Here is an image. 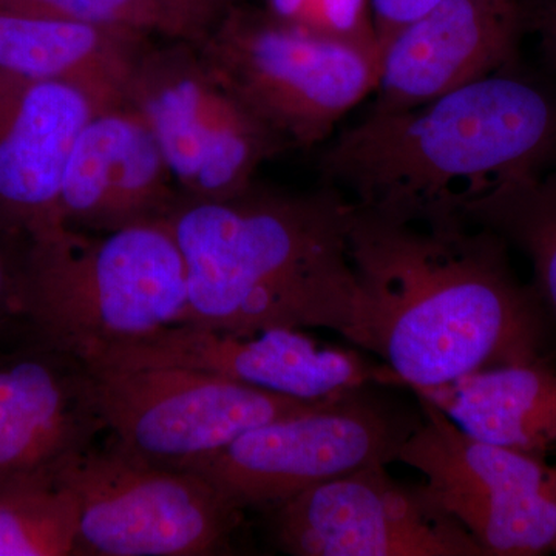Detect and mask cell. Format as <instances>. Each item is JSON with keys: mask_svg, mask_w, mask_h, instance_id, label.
Instances as JSON below:
<instances>
[{"mask_svg": "<svg viewBox=\"0 0 556 556\" xmlns=\"http://www.w3.org/2000/svg\"><path fill=\"white\" fill-rule=\"evenodd\" d=\"M507 247L467 219L396 222L357 207L350 232L364 298L356 345L413 391L543 361L547 308L515 277Z\"/></svg>", "mask_w": 556, "mask_h": 556, "instance_id": "1", "label": "cell"}, {"mask_svg": "<svg viewBox=\"0 0 556 556\" xmlns=\"http://www.w3.org/2000/svg\"><path fill=\"white\" fill-rule=\"evenodd\" d=\"M356 204L338 189L181 195L166 218L185 260L181 321L233 332L325 328L357 343L364 298L350 257Z\"/></svg>", "mask_w": 556, "mask_h": 556, "instance_id": "2", "label": "cell"}, {"mask_svg": "<svg viewBox=\"0 0 556 556\" xmlns=\"http://www.w3.org/2000/svg\"><path fill=\"white\" fill-rule=\"evenodd\" d=\"M556 150V102L493 73L401 110L369 113L325 150L329 188L396 222H447L510 179L540 174Z\"/></svg>", "mask_w": 556, "mask_h": 556, "instance_id": "3", "label": "cell"}, {"mask_svg": "<svg viewBox=\"0 0 556 556\" xmlns=\"http://www.w3.org/2000/svg\"><path fill=\"white\" fill-rule=\"evenodd\" d=\"M185 260L166 219L113 232L60 226L28 239L16 314L28 338L89 364L179 324Z\"/></svg>", "mask_w": 556, "mask_h": 556, "instance_id": "4", "label": "cell"}, {"mask_svg": "<svg viewBox=\"0 0 556 556\" xmlns=\"http://www.w3.org/2000/svg\"><path fill=\"white\" fill-rule=\"evenodd\" d=\"M195 47L288 148L324 141L378 86L379 53L289 27L265 10L237 5Z\"/></svg>", "mask_w": 556, "mask_h": 556, "instance_id": "5", "label": "cell"}, {"mask_svg": "<svg viewBox=\"0 0 556 556\" xmlns=\"http://www.w3.org/2000/svg\"><path fill=\"white\" fill-rule=\"evenodd\" d=\"M372 387L354 388L303 415L252 428L189 470L244 510L276 507L361 468L388 466L419 426L422 409L405 412Z\"/></svg>", "mask_w": 556, "mask_h": 556, "instance_id": "6", "label": "cell"}, {"mask_svg": "<svg viewBox=\"0 0 556 556\" xmlns=\"http://www.w3.org/2000/svg\"><path fill=\"white\" fill-rule=\"evenodd\" d=\"M186 199H228L251 188L288 148L225 86L195 46L146 47L127 89Z\"/></svg>", "mask_w": 556, "mask_h": 556, "instance_id": "7", "label": "cell"}, {"mask_svg": "<svg viewBox=\"0 0 556 556\" xmlns=\"http://www.w3.org/2000/svg\"><path fill=\"white\" fill-rule=\"evenodd\" d=\"M78 508L79 556H212L230 551L243 510L197 471L150 466L115 445L62 475Z\"/></svg>", "mask_w": 556, "mask_h": 556, "instance_id": "8", "label": "cell"}, {"mask_svg": "<svg viewBox=\"0 0 556 556\" xmlns=\"http://www.w3.org/2000/svg\"><path fill=\"white\" fill-rule=\"evenodd\" d=\"M416 399L422 419L397 460L426 477L424 492L473 536L485 556L554 552L556 468L544 456L479 441L433 402L420 394Z\"/></svg>", "mask_w": 556, "mask_h": 556, "instance_id": "9", "label": "cell"}, {"mask_svg": "<svg viewBox=\"0 0 556 556\" xmlns=\"http://www.w3.org/2000/svg\"><path fill=\"white\" fill-rule=\"evenodd\" d=\"M90 368L110 444L150 466L189 470L252 428L321 402L178 367Z\"/></svg>", "mask_w": 556, "mask_h": 556, "instance_id": "10", "label": "cell"}, {"mask_svg": "<svg viewBox=\"0 0 556 556\" xmlns=\"http://www.w3.org/2000/svg\"><path fill=\"white\" fill-rule=\"evenodd\" d=\"M274 538L295 556H485L473 536L387 466L332 479L274 507Z\"/></svg>", "mask_w": 556, "mask_h": 556, "instance_id": "11", "label": "cell"}, {"mask_svg": "<svg viewBox=\"0 0 556 556\" xmlns=\"http://www.w3.org/2000/svg\"><path fill=\"white\" fill-rule=\"evenodd\" d=\"M87 365L189 368L308 402L327 401L354 388L399 387L386 365L376 367L353 351L320 345L302 329L292 328L233 332L179 321L110 348Z\"/></svg>", "mask_w": 556, "mask_h": 556, "instance_id": "12", "label": "cell"}, {"mask_svg": "<svg viewBox=\"0 0 556 556\" xmlns=\"http://www.w3.org/2000/svg\"><path fill=\"white\" fill-rule=\"evenodd\" d=\"M102 430L86 362L33 339L0 356V493L58 484Z\"/></svg>", "mask_w": 556, "mask_h": 556, "instance_id": "13", "label": "cell"}, {"mask_svg": "<svg viewBox=\"0 0 556 556\" xmlns=\"http://www.w3.org/2000/svg\"><path fill=\"white\" fill-rule=\"evenodd\" d=\"M526 25L519 0H441L383 46L369 113L417 108L501 72Z\"/></svg>", "mask_w": 556, "mask_h": 556, "instance_id": "14", "label": "cell"}, {"mask_svg": "<svg viewBox=\"0 0 556 556\" xmlns=\"http://www.w3.org/2000/svg\"><path fill=\"white\" fill-rule=\"evenodd\" d=\"M181 195L148 123L121 105L98 112L76 139L62 181L61 222L113 232L163 222Z\"/></svg>", "mask_w": 556, "mask_h": 556, "instance_id": "15", "label": "cell"}, {"mask_svg": "<svg viewBox=\"0 0 556 556\" xmlns=\"http://www.w3.org/2000/svg\"><path fill=\"white\" fill-rule=\"evenodd\" d=\"M102 112L56 80L0 70V222L35 237L62 225L60 197L73 146Z\"/></svg>", "mask_w": 556, "mask_h": 556, "instance_id": "16", "label": "cell"}, {"mask_svg": "<svg viewBox=\"0 0 556 556\" xmlns=\"http://www.w3.org/2000/svg\"><path fill=\"white\" fill-rule=\"evenodd\" d=\"M148 36L0 10V70L56 80L89 94L101 110L126 105Z\"/></svg>", "mask_w": 556, "mask_h": 556, "instance_id": "17", "label": "cell"}, {"mask_svg": "<svg viewBox=\"0 0 556 556\" xmlns=\"http://www.w3.org/2000/svg\"><path fill=\"white\" fill-rule=\"evenodd\" d=\"M413 393L479 441L538 456L556 445V371L544 361L479 369Z\"/></svg>", "mask_w": 556, "mask_h": 556, "instance_id": "18", "label": "cell"}, {"mask_svg": "<svg viewBox=\"0 0 556 556\" xmlns=\"http://www.w3.org/2000/svg\"><path fill=\"white\" fill-rule=\"evenodd\" d=\"M463 217L522 251L538 295L556 316V172L510 179L468 204Z\"/></svg>", "mask_w": 556, "mask_h": 556, "instance_id": "19", "label": "cell"}, {"mask_svg": "<svg viewBox=\"0 0 556 556\" xmlns=\"http://www.w3.org/2000/svg\"><path fill=\"white\" fill-rule=\"evenodd\" d=\"M76 536V501L60 482L0 493V556L75 555Z\"/></svg>", "mask_w": 556, "mask_h": 556, "instance_id": "20", "label": "cell"}, {"mask_svg": "<svg viewBox=\"0 0 556 556\" xmlns=\"http://www.w3.org/2000/svg\"><path fill=\"white\" fill-rule=\"evenodd\" d=\"M265 11L289 27L380 54L369 0H266Z\"/></svg>", "mask_w": 556, "mask_h": 556, "instance_id": "21", "label": "cell"}, {"mask_svg": "<svg viewBox=\"0 0 556 556\" xmlns=\"http://www.w3.org/2000/svg\"><path fill=\"white\" fill-rule=\"evenodd\" d=\"M0 10L149 36L160 33L153 0H0Z\"/></svg>", "mask_w": 556, "mask_h": 556, "instance_id": "22", "label": "cell"}, {"mask_svg": "<svg viewBox=\"0 0 556 556\" xmlns=\"http://www.w3.org/2000/svg\"><path fill=\"white\" fill-rule=\"evenodd\" d=\"M160 35L200 46L240 0H153Z\"/></svg>", "mask_w": 556, "mask_h": 556, "instance_id": "23", "label": "cell"}, {"mask_svg": "<svg viewBox=\"0 0 556 556\" xmlns=\"http://www.w3.org/2000/svg\"><path fill=\"white\" fill-rule=\"evenodd\" d=\"M28 239L0 222V328L16 314L17 289Z\"/></svg>", "mask_w": 556, "mask_h": 556, "instance_id": "24", "label": "cell"}, {"mask_svg": "<svg viewBox=\"0 0 556 556\" xmlns=\"http://www.w3.org/2000/svg\"><path fill=\"white\" fill-rule=\"evenodd\" d=\"M379 50L396 35L402 27L415 21L420 14L433 9L441 0H369Z\"/></svg>", "mask_w": 556, "mask_h": 556, "instance_id": "25", "label": "cell"}, {"mask_svg": "<svg viewBox=\"0 0 556 556\" xmlns=\"http://www.w3.org/2000/svg\"><path fill=\"white\" fill-rule=\"evenodd\" d=\"M527 25L535 28L547 53L556 61V0H540L526 13Z\"/></svg>", "mask_w": 556, "mask_h": 556, "instance_id": "26", "label": "cell"}, {"mask_svg": "<svg viewBox=\"0 0 556 556\" xmlns=\"http://www.w3.org/2000/svg\"><path fill=\"white\" fill-rule=\"evenodd\" d=\"M554 552H555V554H556V544H555V547H554Z\"/></svg>", "mask_w": 556, "mask_h": 556, "instance_id": "27", "label": "cell"}]
</instances>
